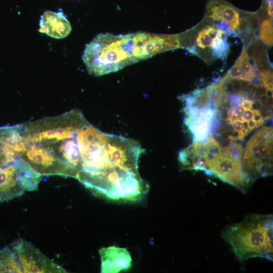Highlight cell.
Listing matches in <instances>:
<instances>
[{"label":"cell","instance_id":"6da1fadb","mask_svg":"<svg viewBox=\"0 0 273 273\" xmlns=\"http://www.w3.org/2000/svg\"><path fill=\"white\" fill-rule=\"evenodd\" d=\"M108 133L88 122L77 132L80 156L77 179L97 196L108 199L135 202L146 186L139 173L125 171L115 164L108 152Z\"/></svg>","mask_w":273,"mask_h":273},{"label":"cell","instance_id":"7a4b0ae2","mask_svg":"<svg viewBox=\"0 0 273 273\" xmlns=\"http://www.w3.org/2000/svg\"><path fill=\"white\" fill-rule=\"evenodd\" d=\"M272 215L251 214L227 227L221 236L241 261L254 257L272 261Z\"/></svg>","mask_w":273,"mask_h":273},{"label":"cell","instance_id":"3957f363","mask_svg":"<svg viewBox=\"0 0 273 273\" xmlns=\"http://www.w3.org/2000/svg\"><path fill=\"white\" fill-rule=\"evenodd\" d=\"M82 58L88 73L95 76L138 62L133 34H99L86 45Z\"/></svg>","mask_w":273,"mask_h":273},{"label":"cell","instance_id":"277c9868","mask_svg":"<svg viewBox=\"0 0 273 273\" xmlns=\"http://www.w3.org/2000/svg\"><path fill=\"white\" fill-rule=\"evenodd\" d=\"M231 33L224 24L204 18L179 36L182 48L207 63H212L217 59H226L230 49L227 38Z\"/></svg>","mask_w":273,"mask_h":273},{"label":"cell","instance_id":"5b68a950","mask_svg":"<svg viewBox=\"0 0 273 273\" xmlns=\"http://www.w3.org/2000/svg\"><path fill=\"white\" fill-rule=\"evenodd\" d=\"M88 122L78 110L22 124L26 143L48 144L76 135Z\"/></svg>","mask_w":273,"mask_h":273},{"label":"cell","instance_id":"8992f818","mask_svg":"<svg viewBox=\"0 0 273 273\" xmlns=\"http://www.w3.org/2000/svg\"><path fill=\"white\" fill-rule=\"evenodd\" d=\"M242 167L245 179L250 184L260 177L272 172V129L263 127L247 144L242 155Z\"/></svg>","mask_w":273,"mask_h":273},{"label":"cell","instance_id":"52a82bcc","mask_svg":"<svg viewBox=\"0 0 273 273\" xmlns=\"http://www.w3.org/2000/svg\"><path fill=\"white\" fill-rule=\"evenodd\" d=\"M224 24L230 31L242 38H253L257 28L256 15L241 11L224 0H210L207 5L205 17Z\"/></svg>","mask_w":273,"mask_h":273},{"label":"cell","instance_id":"ba28073f","mask_svg":"<svg viewBox=\"0 0 273 273\" xmlns=\"http://www.w3.org/2000/svg\"><path fill=\"white\" fill-rule=\"evenodd\" d=\"M19 156L43 176L75 178L74 170L55 154L50 145L26 143L25 149Z\"/></svg>","mask_w":273,"mask_h":273},{"label":"cell","instance_id":"9c48e42d","mask_svg":"<svg viewBox=\"0 0 273 273\" xmlns=\"http://www.w3.org/2000/svg\"><path fill=\"white\" fill-rule=\"evenodd\" d=\"M204 172L245 192L248 186L242 167L241 160L234 156L225 147L213 158L207 162Z\"/></svg>","mask_w":273,"mask_h":273},{"label":"cell","instance_id":"30bf717a","mask_svg":"<svg viewBox=\"0 0 273 273\" xmlns=\"http://www.w3.org/2000/svg\"><path fill=\"white\" fill-rule=\"evenodd\" d=\"M23 272H66L60 265L47 257L31 242L21 239L12 244Z\"/></svg>","mask_w":273,"mask_h":273},{"label":"cell","instance_id":"8fae6325","mask_svg":"<svg viewBox=\"0 0 273 273\" xmlns=\"http://www.w3.org/2000/svg\"><path fill=\"white\" fill-rule=\"evenodd\" d=\"M185 123L193 134L194 141L205 142L212 131L215 109L210 105L199 108L185 105Z\"/></svg>","mask_w":273,"mask_h":273},{"label":"cell","instance_id":"7c38bea8","mask_svg":"<svg viewBox=\"0 0 273 273\" xmlns=\"http://www.w3.org/2000/svg\"><path fill=\"white\" fill-rule=\"evenodd\" d=\"M99 252L101 260V272H119L131 267V257L126 248L109 246L101 248Z\"/></svg>","mask_w":273,"mask_h":273},{"label":"cell","instance_id":"4fadbf2b","mask_svg":"<svg viewBox=\"0 0 273 273\" xmlns=\"http://www.w3.org/2000/svg\"><path fill=\"white\" fill-rule=\"evenodd\" d=\"M39 32L55 38H63L71 30L70 22L62 11H46L39 21Z\"/></svg>","mask_w":273,"mask_h":273},{"label":"cell","instance_id":"5bb4252c","mask_svg":"<svg viewBox=\"0 0 273 273\" xmlns=\"http://www.w3.org/2000/svg\"><path fill=\"white\" fill-rule=\"evenodd\" d=\"M24 191L17 175L15 162L0 167V202L19 197Z\"/></svg>","mask_w":273,"mask_h":273},{"label":"cell","instance_id":"9a60e30c","mask_svg":"<svg viewBox=\"0 0 273 273\" xmlns=\"http://www.w3.org/2000/svg\"><path fill=\"white\" fill-rule=\"evenodd\" d=\"M76 136L42 145H50L55 154L71 167L76 175L80 168V156Z\"/></svg>","mask_w":273,"mask_h":273},{"label":"cell","instance_id":"2e32d148","mask_svg":"<svg viewBox=\"0 0 273 273\" xmlns=\"http://www.w3.org/2000/svg\"><path fill=\"white\" fill-rule=\"evenodd\" d=\"M19 180L25 191L37 190L43 175L35 171L26 161L19 156L15 161Z\"/></svg>","mask_w":273,"mask_h":273},{"label":"cell","instance_id":"e0dca14e","mask_svg":"<svg viewBox=\"0 0 273 273\" xmlns=\"http://www.w3.org/2000/svg\"><path fill=\"white\" fill-rule=\"evenodd\" d=\"M235 63L238 66L242 72L241 80L250 82L259 79V70L250 57L245 47Z\"/></svg>","mask_w":273,"mask_h":273},{"label":"cell","instance_id":"ac0fdd59","mask_svg":"<svg viewBox=\"0 0 273 273\" xmlns=\"http://www.w3.org/2000/svg\"><path fill=\"white\" fill-rule=\"evenodd\" d=\"M0 272H23L17 255L8 247L0 250Z\"/></svg>","mask_w":273,"mask_h":273},{"label":"cell","instance_id":"d6986e66","mask_svg":"<svg viewBox=\"0 0 273 273\" xmlns=\"http://www.w3.org/2000/svg\"><path fill=\"white\" fill-rule=\"evenodd\" d=\"M270 18L263 19L260 25V37L262 41L268 47L273 44L272 22Z\"/></svg>","mask_w":273,"mask_h":273},{"label":"cell","instance_id":"ffe728a7","mask_svg":"<svg viewBox=\"0 0 273 273\" xmlns=\"http://www.w3.org/2000/svg\"><path fill=\"white\" fill-rule=\"evenodd\" d=\"M259 80L266 91L272 92V72L269 68L260 70Z\"/></svg>","mask_w":273,"mask_h":273},{"label":"cell","instance_id":"44dd1931","mask_svg":"<svg viewBox=\"0 0 273 273\" xmlns=\"http://www.w3.org/2000/svg\"><path fill=\"white\" fill-rule=\"evenodd\" d=\"M6 134V127L5 126L0 127V167L2 166L4 163V140Z\"/></svg>","mask_w":273,"mask_h":273}]
</instances>
